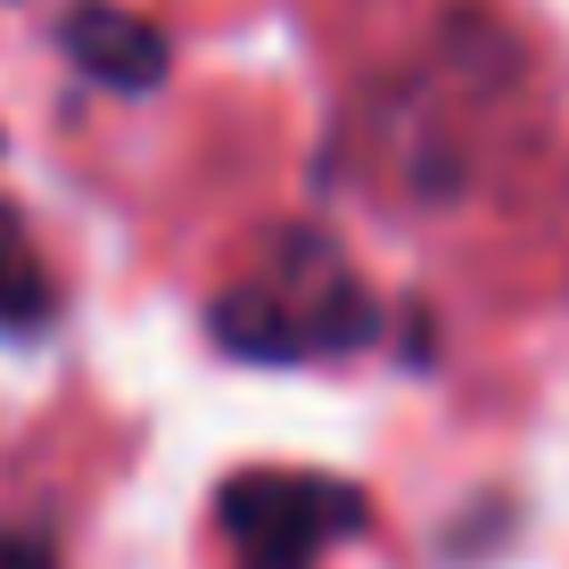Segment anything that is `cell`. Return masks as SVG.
I'll list each match as a JSON object with an SVG mask.
<instances>
[{
  "label": "cell",
  "instance_id": "3",
  "mask_svg": "<svg viewBox=\"0 0 569 569\" xmlns=\"http://www.w3.org/2000/svg\"><path fill=\"white\" fill-rule=\"evenodd\" d=\"M67 58L91 74L100 91H157L166 83V67H173V42L149 26V17H132V9H108V0H91V9H74L67 17Z\"/></svg>",
  "mask_w": 569,
  "mask_h": 569
},
{
  "label": "cell",
  "instance_id": "2",
  "mask_svg": "<svg viewBox=\"0 0 569 569\" xmlns=\"http://www.w3.org/2000/svg\"><path fill=\"white\" fill-rule=\"evenodd\" d=\"M214 528L240 569H322L330 545L371 528V503L330 470H240L214 496Z\"/></svg>",
  "mask_w": 569,
  "mask_h": 569
},
{
  "label": "cell",
  "instance_id": "1",
  "mask_svg": "<svg viewBox=\"0 0 569 569\" xmlns=\"http://www.w3.org/2000/svg\"><path fill=\"white\" fill-rule=\"evenodd\" d=\"M207 330L223 356H248V363H330V356H356L363 339H380V306L356 281V264L339 257V240L289 223L207 306Z\"/></svg>",
  "mask_w": 569,
  "mask_h": 569
},
{
  "label": "cell",
  "instance_id": "4",
  "mask_svg": "<svg viewBox=\"0 0 569 569\" xmlns=\"http://www.w3.org/2000/svg\"><path fill=\"white\" fill-rule=\"evenodd\" d=\"M50 306H58V289H50L42 257H33L26 223L0 207V330H9V339H33V330L50 322Z\"/></svg>",
  "mask_w": 569,
  "mask_h": 569
},
{
  "label": "cell",
  "instance_id": "5",
  "mask_svg": "<svg viewBox=\"0 0 569 569\" xmlns=\"http://www.w3.org/2000/svg\"><path fill=\"white\" fill-rule=\"evenodd\" d=\"M0 569H58V553L33 528H0Z\"/></svg>",
  "mask_w": 569,
  "mask_h": 569
}]
</instances>
